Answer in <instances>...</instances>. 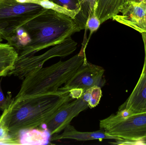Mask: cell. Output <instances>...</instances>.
Instances as JSON below:
<instances>
[{"instance_id": "1", "label": "cell", "mask_w": 146, "mask_h": 145, "mask_svg": "<svg viewBox=\"0 0 146 145\" xmlns=\"http://www.w3.org/2000/svg\"><path fill=\"white\" fill-rule=\"evenodd\" d=\"M70 93L59 89L54 93L14 100L0 117V125L12 137L21 132L46 125L67 103L72 101Z\"/></svg>"}, {"instance_id": "2", "label": "cell", "mask_w": 146, "mask_h": 145, "mask_svg": "<svg viewBox=\"0 0 146 145\" xmlns=\"http://www.w3.org/2000/svg\"><path fill=\"white\" fill-rule=\"evenodd\" d=\"M22 27L31 41L17 52L19 57L35 54L41 50L61 43L81 31L74 19L47 9L38 13Z\"/></svg>"}, {"instance_id": "3", "label": "cell", "mask_w": 146, "mask_h": 145, "mask_svg": "<svg viewBox=\"0 0 146 145\" xmlns=\"http://www.w3.org/2000/svg\"><path fill=\"white\" fill-rule=\"evenodd\" d=\"M86 49L66 61H60L46 67L28 73L23 79L21 88L14 100H21L59 90L76 72L86 57Z\"/></svg>"}, {"instance_id": "4", "label": "cell", "mask_w": 146, "mask_h": 145, "mask_svg": "<svg viewBox=\"0 0 146 145\" xmlns=\"http://www.w3.org/2000/svg\"><path fill=\"white\" fill-rule=\"evenodd\" d=\"M100 127L116 138L117 144H141L146 138V112L123 116L117 112L100 120Z\"/></svg>"}, {"instance_id": "5", "label": "cell", "mask_w": 146, "mask_h": 145, "mask_svg": "<svg viewBox=\"0 0 146 145\" xmlns=\"http://www.w3.org/2000/svg\"><path fill=\"white\" fill-rule=\"evenodd\" d=\"M44 9L33 3L0 0V36L9 42L17 30Z\"/></svg>"}, {"instance_id": "6", "label": "cell", "mask_w": 146, "mask_h": 145, "mask_svg": "<svg viewBox=\"0 0 146 145\" xmlns=\"http://www.w3.org/2000/svg\"><path fill=\"white\" fill-rule=\"evenodd\" d=\"M77 47V43L70 37L61 43L53 46L42 54L18 57L13 68L9 72L7 76L13 75L23 80L32 71L42 67L46 61L55 57H67L72 54Z\"/></svg>"}, {"instance_id": "7", "label": "cell", "mask_w": 146, "mask_h": 145, "mask_svg": "<svg viewBox=\"0 0 146 145\" xmlns=\"http://www.w3.org/2000/svg\"><path fill=\"white\" fill-rule=\"evenodd\" d=\"M103 67L89 63L87 58L74 75L60 89L69 92L72 89H80L83 92L94 86L102 87L104 84Z\"/></svg>"}, {"instance_id": "8", "label": "cell", "mask_w": 146, "mask_h": 145, "mask_svg": "<svg viewBox=\"0 0 146 145\" xmlns=\"http://www.w3.org/2000/svg\"><path fill=\"white\" fill-rule=\"evenodd\" d=\"M88 108V103L82 97L68 102L46 124V129L51 136L59 134L70 124L75 117Z\"/></svg>"}, {"instance_id": "9", "label": "cell", "mask_w": 146, "mask_h": 145, "mask_svg": "<svg viewBox=\"0 0 146 145\" xmlns=\"http://www.w3.org/2000/svg\"><path fill=\"white\" fill-rule=\"evenodd\" d=\"M112 19L129 26L140 33L146 32V17L141 2H128L120 13Z\"/></svg>"}, {"instance_id": "10", "label": "cell", "mask_w": 146, "mask_h": 145, "mask_svg": "<svg viewBox=\"0 0 146 145\" xmlns=\"http://www.w3.org/2000/svg\"><path fill=\"white\" fill-rule=\"evenodd\" d=\"M119 109H125L130 115L146 112V70L142 69L134 89Z\"/></svg>"}, {"instance_id": "11", "label": "cell", "mask_w": 146, "mask_h": 145, "mask_svg": "<svg viewBox=\"0 0 146 145\" xmlns=\"http://www.w3.org/2000/svg\"><path fill=\"white\" fill-rule=\"evenodd\" d=\"M50 138V141H57L64 139H72L77 141H85L88 140H98L102 141L104 139H117L107 134L102 129L94 132H80L76 129L74 127L69 124L63 130L61 134L54 135Z\"/></svg>"}, {"instance_id": "12", "label": "cell", "mask_w": 146, "mask_h": 145, "mask_svg": "<svg viewBox=\"0 0 146 145\" xmlns=\"http://www.w3.org/2000/svg\"><path fill=\"white\" fill-rule=\"evenodd\" d=\"M131 1L139 2V0H97L94 10L102 24L120 13L125 4Z\"/></svg>"}, {"instance_id": "13", "label": "cell", "mask_w": 146, "mask_h": 145, "mask_svg": "<svg viewBox=\"0 0 146 145\" xmlns=\"http://www.w3.org/2000/svg\"><path fill=\"white\" fill-rule=\"evenodd\" d=\"M18 57V53L13 46L8 43H0V77L7 76Z\"/></svg>"}, {"instance_id": "14", "label": "cell", "mask_w": 146, "mask_h": 145, "mask_svg": "<svg viewBox=\"0 0 146 145\" xmlns=\"http://www.w3.org/2000/svg\"><path fill=\"white\" fill-rule=\"evenodd\" d=\"M19 137L20 144L46 145L50 141V135L48 130L29 129L21 132Z\"/></svg>"}, {"instance_id": "15", "label": "cell", "mask_w": 146, "mask_h": 145, "mask_svg": "<svg viewBox=\"0 0 146 145\" xmlns=\"http://www.w3.org/2000/svg\"><path fill=\"white\" fill-rule=\"evenodd\" d=\"M97 0H84L80 6V10L74 20L81 30H86V23L88 18L93 12L94 5Z\"/></svg>"}, {"instance_id": "16", "label": "cell", "mask_w": 146, "mask_h": 145, "mask_svg": "<svg viewBox=\"0 0 146 145\" xmlns=\"http://www.w3.org/2000/svg\"><path fill=\"white\" fill-rule=\"evenodd\" d=\"M102 96L101 87L95 86L87 89L82 97L88 103L89 108H93L99 104Z\"/></svg>"}, {"instance_id": "17", "label": "cell", "mask_w": 146, "mask_h": 145, "mask_svg": "<svg viewBox=\"0 0 146 145\" xmlns=\"http://www.w3.org/2000/svg\"><path fill=\"white\" fill-rule=\"evenodd\" d=\"M36 3L39 4L44 8L52 9L61 13L66 14L74 19H75L78 14V12L69 10L54 3L49 0H36Z\"/></svg>"}, {"instance_id": "18", "label": "cell", "mask_w": 146, "mask_h": 145, "mask_svg": "<svg viewBox=\"0 0 146 145\" xmlns=\"http://www.w3.org/2000/svg\"><path fill=\"white\" fill-rule=\"evenodd\" d=\"M100 22L98 17L96 15L95 10H94L93 12L88 19L86 23V30H88L90 31L89 37L87 42H88L90 37L94 32L96 31L100 26Z\"/></svg>"}, {"instance_id": "19", "label": "cell", "mask_w": 146, "mask_h": 145, "mask_svg": "<svg viewBox=\"0 0 146 145\" xmlns=\"http://www.w3.org/2000/svg\"><path fill=\"white\" fill-rule=\"evenodd\" d=\"M54 3L69 10L76 11L79 13L80 5L79 0H49Z\"/></svg>"}, {"instance_id": "20", "label": "cell", "mask_w": 146, "mask_h": 145, "mask_svg": "<svg viewBox=\"0 0 146 145\" xmlns=\"http://www.w3.org/2000/svg\"><path fill=\"white\" fill-rule=\"evenodd\" d=\"M0 144L19 145V138L10 136L0 125Z\"/></svg>"}, {"instance_id": "21", "label": "cell", "mask_w": 146, "mask_h": 145, "mask_svg": "<svg viewBox=\"0 0 146 145\" xmlns=\"http://www.w3.org/2000/svg\"><path fill=\"white\" fill-rule=\"evenodd\" d=\"M11 94H9L7 98L4 96V94L3 92L1 86V81H0V110L4 111L7 109L12 103V99H11Z\"/></svg>"}, {"instance_id": "22", "label": "cell", "mask_w": 146, "mask_h": 145, "mask_svg": "<svg viewBox=\"0 0 146 145\" xmlns=\"http://www.w3.org/2000/svg\"><path fill=\"white\" fill-rule=\"evenodd\" d=\"M141 35H142V39L144 42L145 51V62H144L143 69L146 70V32H143V33H141Z\"/></svg>"}, {"instance_id": "23", "label": "cell", "mask_w": 146, "mask_h": 145, "mask_svg": "<svg viewBox=\"0 0 146 145\" xmlns=\"http://www.w3.org/2000/svg\"><path fill=\"white\" fill-rule=\"evenodd\" d=\"M141 5L145 10L146 17V0H144V1H141Z\"/></svg>"}, {"instance_id": "24", "label": "cell", "mask_w": 146, "mask_h": 145, "mask_svg": "<svg viewBox=\"0 0 146 145\" xmlns=\"http://www.w3.org/2000/svg\"><path fill=\"white\" fill-rule=\"evenodd\" d=\"M141 144L146 145V138L141 142Z\"/></svg>"}, {"instance_id": "25", "label": "cell", "mask_w": 146, "mask_h": 145, "mask_svg": "<svg viewBox=\"0 0 146 145\" xmlns=\"http://www.w3.org/2000/svg\"><path fill=\"white\" fill-rule=\"evenodd\" d=\"M83 1H84V0H79V3H80V6L81 4H82V3H83Z\"/></svg>"}, {"instance_id": "26", "label": "cell", "mask_w": 146, "mask_h": 145, "mask_svg": "<svg viewBox=\"0 0 146 145\" xmlns=\"http://www.w3.org/2000/svg\"><path fill=\"white\" fill-rule=\"evenodd\" d=\"M2 37H1V36H0V43L2 41Z\"/></svg>"}, {"instance_id": "27", "label": "cell", "mask_w": 146, "mask_h": 145, "mask_svg": "<svg viewBox=\"0 0 146 145\" xmlns=\"http://www.w3.org/2000/svg\"><path fill=\"white\" fill-rule=\"evenodd\" d=\"M144 1V0H139V2L141 1Z\"/></svg>"}]
</instances>
